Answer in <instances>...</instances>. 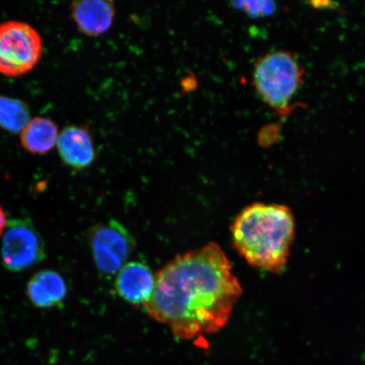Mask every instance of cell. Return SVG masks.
Returning a JSON list of instances; mask_svg holds the SVG:
<instances>
[{"label":"cell","mask_w":365,"mask_h":365,"mask_svg":"<svg viewBox=\"0 0 365 365\" xmlns=\"http://www.w3.org/2000/svg\"><path fill=\"white\" fill-rule=\"evenodd\" d=\"M43 53L41 36L24 22L0 25V73L18 76L33 70Z\"/></svg>","instance_id":"277c9868"},{"label":"cell","mask_w":365,"mask_h":365,"mask_svg":"<svg viewBox=\"0 0 365 365\" xmlns=\"http://www.w3.org/2000/svg\"><path fill=\"white\" fill-rule=\"evenodd\" d=\"M30 120L29 109L24 103L0 96V127L2 129L18 133Z\"/></svg>","instance_id":"7c38bea8"},{"label":"cell","mask_w":365,"mask_h":365,"mask_svg":"<svg viewBox=\"0 0 365 365\" xmlns=\"http://www.w3.org/2000/svg\"><path fill=\"white\" fill-rule=\"evenodd\" d=\"M232 4L252 18L271 16L276 11L275 3L269 1H240L232 2Z\"/></svg>","instance_id":"4fadbf2b"},{"label":"cell","mask_w":365,"mask_h":365,"mask_svg":"<svg viewBox=\"0 0 365 365\" xmlns=\"http://www.w3.org/2000/svg\"><path fill=\"white\" fill-rule=\"evenodd\" d=\"M57 145L62 161L75 170H85L95 161L93 137L83 127H66L58 135Z\"/></svg>","instance_id":"ba28073f"},{"label":"cell","mask_w":365,"mask_h":365,"mask_svg":"<svg viewBox=\"0 0 365 365\" xmlns=\"http://www.w3.org/2000/svg\"><path fill=\"white\" fill-rule=\"evenodd\" d=\"M8 225L6 212H4L3 207L0 205V237H2L4 231H6Z\"/></svg>","instance_id":"5bb4252c"},{"label":"cell","mask_w":365,"mask_h":365,"mask_svg":"<svg viewBox=\"0 0 365 365\" xmlns=\"http://www.w3.org/2000/svg\"><path fill=\"white\" fill-rule=\"evenodd\" d=\"M243 293L225 251L216 243L178 255L156 274L148 314L182 340L225 327Z\"/></svg>","instance_id":"6da1fadb"},{"label":"cell","mask_w":365,"mask_h":365,"mask_svg":"<svg viewBox=\"0 0 365 365\" xmlns=\"http://www.w3.org/2000/svg\"><path fill=\"white\" fill-rule=\"evenodd\" d=\"M67 294L66 282L61 274L56 271H40L27 282V298L36 308L61 307Z\"/></svg>","instance_id":"30bf717a"},{"label":"cell","mask_w":365,"mask_h":365,"mask_svg":"<svg viewBox=\"0 0 365 365\" xmlns=\"http://www.w3.org/2000/svg\"><path fill=\"white\" fill-rule=\"evenodd\" d=\"M116 275L117 294L127 303L144 305L152 297L156 275L147 264L139 262L126 263Z\"/></svg>","instance_id":"52a82bcc"},{"label":"cell","mask_w":365,"mask_h":365,"mask_svg":"<svg viewBox=\"0 0 365 365\" xmlns=\"http://www.w3.org/2000/svg\"><path fill=\"white\" fill-rule=\"evenodd\" d=\"M88 241L96 267L106 276L114 275L121 270L135 245L133 236L116 220L91 227Z\"/></svg>","instance_id":"8992f818"},{"label":"cell","mask_w":365,"mask_h":365,"mask_svg":"<svg viewBox=\"0 0 365 365\" xmlns=\"http://www.w3.org/2000/svg\"><path fill=\"white\" fill-rule=\"evenodd\" d=\"M231 234L236 251L250 266L278 273L294 240V214L284 205L254 203L236 217Z\"/></svg>","instance_id":"7a4b0ae2"},{"label":"cell","mask_w":365,"mask_h":365,"mask_svg":"<svg viewBox=\"0 0 365 365\" xmlns=\"http://www.w3.org/2000/svg\"><path fill=\"white\" fill-rule=\"evenodd\" d=\"M72 15L82 34L97 36L111 29L115 16V7L112 1L83 0L72 4Z\"/></svg>","instance_id":"9c48e42d"},{"label":"cell","mask_w":365,"mask_h":365,"mask_svg":"<svg viewBox=\"0 0 365 365\" xmlns=\"http://www.w3.org/2000/svg\"><path fill=\"white\" fill-rule=\"evenodd\" d=\"M58 139V126L45 118L36 117L31 120L21 133L22 147L33 154L50 152L56 147Z\"/></svg>","instance_id":"8fae6325"},{"label":"cell","mask_w":365,"mask_h":365,"mask_svg":"<svg viewBox=\"0 0 365 365\" xmlns=\"http://www.w3.org/2000/svg\"><path fill=\"white\" fill-rule=\"evenodd\" d=\"M304 70L293 54L277 51L255 63L253 84L264 103L277 115L291 113V102L303 82Z\"/></svg>","instance_id":"3957f363"},{"label":"cell","mask_w":365,"mask_h":365,"mask_svg":"<svg viewBox=\"0 0 365 365\" xmlns=\"http://www.w3.org/2000/svg\"><path fill=\"white\" fill-rule=\"evenodd\" d=\"M2 237L1 261L8 271L27 270L46 258L43 237L29 218L11 219Z\"/></svg>","instance_id":"5b68a950"}]
</instances>
